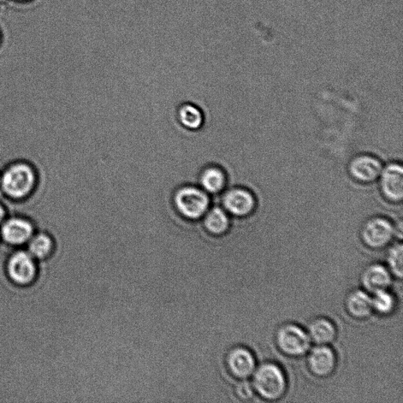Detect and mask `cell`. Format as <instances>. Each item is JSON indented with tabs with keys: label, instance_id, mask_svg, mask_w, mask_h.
<instances>
[{
	"label": "cell",
	"instance_id": "obj_5",
	"mask_svg": "<svg viewBox=\"0 0 403 403\" xmlns=\"http://www.w3.org/2000/svg\"><path fill=\"white\" fill-rule=\"evenodd\" d=\"M395 234L393 224L388 219L380 217L370 219L361 231L365 244L375 249L388 245Z\"/></svg>",
	"mask_w": 403,
	"mask_h": 403
},
{
	"label": "cell",
	"instance_id": "obj_4",
	"mask_svg": "<svg viewBox=\"0 0 403 403\" xmlns=\"http://www.w3.org/2000/svg\"><path fill=\"white\" fill-rule=\"evenodd\" d=\"M277 345L283 353L291 356H301L311 347L309 335L298 325L289 324L283 326L277 336Z\"/></svg>",
	"mask_w": 403,
	"mask_h": 403
},
{
	"label": "cell",
	"instance_id": "obj_13",
	"mask_svg": "<svg viewBox=\"0 0 403 403\" xmlns=\"http://www.w3.org/2000/svg\"><path fill=\"white\" fill-rule=\"evenodd\" d=\"M33 227L31 223L21 218H12L2 228L3 239L11 245H22L31 238Z\"/></svg>",
	"mask_w": 403,
	"mask_h": 403
},
{
	"label": "cell",
	"instance_id": "obj_9",
	"mask_svg": "<svg viewBox=\"0 0 403 403\" xmlns=\"http://www.w3.org/2000/svg\"><path fill=\"white\" fill-rule=\"evenodd\" d=\"M382 164L376 157L360 156L354 158L349 165V174L363 183L375 181L382 172Z\"/></svg>",
	"mask_w": 403,
	"mask_h": 403
},
{
	"label": "cell",
	"instance_id": "obj_1",
	"mask_svg": "<svg viewBox=\"0 0 403 403\" xmlns=\"http://www.w3.org/2000/svg\"><path fill=\"white\" fill-rule=\"evenodd\" d=\"M253 387L263 398L276 400L286 393V378L279 366L266 363L254 373Z\"/></svg>",
	"mask_w": 403,
	"mask_h": 403
},
{
	"label": "cell",
	"instance_id": "obj_6",
	"mask_svg": "<svg viewBox=\"0 0 403 403\" xmlns=\"http://www.w3.org/2000/svg\"><path fill=\"white\" fill-rule=\"evenodd\" d=\"M223 205L231 215L245 217L250 215L256 206L254 195L245 188L231 189L223 198Z\"/></svg>",
	"mask_w": 403,
	"mask_h": 403
},
{
	"label": "cell",
	"instance_id": "obj_8",
	"mask_svg": "<svg viewBox=\"0 0 403 403\" xmlns=\"http://www.w3.org/2000/svg\"><path fill=\"white\" fill-rule=\"evenodd\" d=\"M229 371L236 377L245 379L251 377L256 369V361L252 353L245 347H236L227 356Z\"/></svg>",
	"mask_w": 403,
	"mask_h": 403
},
{
	"label": "cell",
	"instance_id": "obj_10",
	"mask_svg": "<svg viewBox=\"0 0 403 403\" xmlns=\"http://www.w3.org/2000/svg\"><path fill=\"white\" fill-rule=\"evenodd\" d=\"M308 365L314 375L327 377L335 370L336 358L334 352L326 345L313 348L308 357Z\"/></svg>",
	"mask_w": 403,
	"mask_h": 403
},
{
	"label": "cell",
	"instance_id": "obj_14",
	"mask_svg": "<svg viewBox=\"0 0 403 403\" xmlns=\"http://www.w3.org/2000/svg\"><path fill=\"white\" fill-rule=\"evenodd\" d=\"M311 340L318 345H326L333 342L336 336V329L333 322L325 318L316 319L310 324Z\"/></svg>",
	"mask_w": 403,
	"mask_h": 403
},
{
	"label": "cell",
	"instance_id": "obj_17",
	"mask_svg": "<svg viewBox=\"0 0 403 403\" xmlns=\"http://www.w3.org/2000/svg\"><path fill=\"white\" fill-rule=\"evenodd\" d=\"M204 225L210 233L220 236L227 232L230 221L227 213L219 207H215L207 213Z\"/></svg>",
	"mask_w": 403,
	"mask_h": 403
},
{
	"label": "cell",
	"instance_id": "obj_22",
	"mask_svg": "<svg viewBox=\"0 0 403 403\" xmlns=\"http://www.w3.org/2000/svg\"><path fill=\"white\" fill-rule=\"evenodd\" d=\"M253 385L248 381H244L239 384L236 388L237 395L242 400H250L254 395Z\"/></svg>",
	"mask_w": 403,
	"mask_h": 403
},
{
	"label": "cell",
	"instance_id": "obj_12",
	"mask_svg": "<svg viewBox=\"0 0 403 403\" xmlns=\"http://www.w3.org/2000/svg\"><path fill=\"white\" fill-rule=\"evenodd\" d=\"M361 281L365 289L375 293L388 288L392 283V275L385 266L372 265L363 272Z\"/></svg>",
	"mask_w": 403,
	"mask_h": 403
},
{
	"label": "cell",
	"instance_id": "obj_16",
	"mask_svg": "<svg viewBox=\"0 0 403 403\" xmlns=\"http://www.w3.org/2000/svg\"><path fill=\"white\" fill-rule=\"evenodd\" d=\"M200 185L207 192L219 193L227 185V176L224 172L219 167L206 168L200 176Z\"/></svg>",
	"mask_w": 403,
	"mask_h": 403
},
{
	"label": "cell",
	"instance_id": "obj_3",
	"mask_svg": "<svg viewBox=\"0 0 403 403\" xmlns=\"http://www.w3.org/2000/svg\"><path fill=\"white\" fill-rule=\"evenodd\" d=\"M1 185L4 192L9 197L20 199L32 191L35 185V174L28 165L16 164L5 172Z\"/></svg>",
	"mask_w": 403,
	"mask_h": 403
},
{
	"label": "cell",
	"instance_id": "obj_21",
	"mask_svg": "<svg viewBox=\"0 0 403 403\" xmlns=\"http://www.w3.org/2000/svg\"><path fill=\"white\" fill-rule=\"evenodd\" d=\"M402 254V245L400 244L390 249L388 257L390 272L399 278H402L403 274Z\"/></svg>",
	"mask_w": 403,
	"mask_h": 403
},
{
	"label": "cell",
	"instance_id": "obj_2",
	"mask_svg": "<svg viewBox=\"0 0 403 403\" xmlns=\"http://www.w3.org/2000/svg\"><path fill=\"white\" fill-rule=\"evenodd\" d=\"M177 211L190 220H197L208 210L210 199L201 189L194 186H186L179 189L174 197Z\"/></svg>",
	"mask_w": 403,
	"mask_h": 403
},
{
	"label": "cell",
	"instance_id": "obj_20",
	"mask_svg": "<svg viewBox=\"0 0 403 403\" xmlns=\"http://www.w3.org/2000/svg\"><path fill=\"white\" fill-rule=\"evenodd\" d=\"M51 240L46 235H38L32 240L29 251L33 256L42 258L49 254L51 249Z\"/></svg>",
	"mask_w": 403,
	"mask_h": 403
},
{
	"label": "cell",
	"instance_id": "obj_19",
	"mask_svg": "<svg viewBox=\"0 0 403 403\" xmlns=\"http://www.w3.org/2000/svg\"><path fill=\"white\" fill-rule=\"evenodd\" d=\"M372 297V309L381 314H388L393 312L395 306L394 296L386 290H381L375 293Z\"/></svg>",
	"mask_w": 403,
	"mask_h": 403
},
{
	"label": "cell",
	"instance_id": "obj_15",
	"mask_svg": "<svg viewBox=\"0 0 403 403\" xmlns=\"http://www.w3.org/2000/svg\"><path fill=\"white\" fill-rule=\"evenodd\" d=\"M347 309L356 318L368 317L372 309V297L363 291L358 290L348 296Z\"/></svg>",
	"mask_w": 403,
	"mask_h": 403
},
{
	"label": "cell",
	"instance_id": "obj_24",
	"mask_svg": "<svg viewBox=\"0 0 403 403\" xmlns=\"http://www.w3.org/2000/svg\"><path fill=\"white\" fill-rule=\"evenodd\" d=\"M0 1H4V0H0Z\"/></svg>",
	"mask_w": 403,
	"mask_h": 403
},
{
	"label": "cell",
	"instance_id": "obj_11",
	"mask_svg": "<svg viewBox=\"0 0 403 403\" xmlns=\"http://www.w3.org/2000/svg\"><path fill=\"white\" fill-rule=\"evenodd\" d=\"M8 272L12 280L19 283H27L33 280L35 268L31 256L25 252L15 254L10 260Z\"/></svg>",
	"mask_w": 403,
	"mask_h": 403
},
{
	"label": "cell",
	"instance_id": "obj_23",
	"mask_svg": "<svg viewBox=\"0 0 403 403\" xmlns=\"http://www.w3.org/2000/svg\"><path fill=\"white\" fill-rule=\"evenodd\" d=\"M4 217H5V211L3 208V206L0 205V222L3 221Z\"/></svg>",
	"mask_w": 403,
	"mask_h": 403
},
{
	"label": "cell",
	"instance_id": "obj_7",
	"mask_svg": "<svg viewBox=\"0 0 403 403\" xmlns=\"http://www.w3.org/2000/svg\"><path fill=\"white\" fill-rule=\"evenodd\" d=\"M381 172V188L384 197L392 202L403 199V169L401 164L392 163Z\"/></svg>",
	"mask_w": 403,
	"mask_h": 403
},
{
	"label": "cell",
	"instance_id": "obj_18",
	"mask_svg": "<svg viewBox=\"0 0 403 403\" xmlns=\"http://www.w3.org/2000/svg\"><path fill=\"white\" fill-rule=\"evenodd\" d=\"M179 118L183 128L192 130V131L199 129L204 122L203 113L198 106L191 104L181 106Z\"/></svg>",
	"mask_w": 403,
	"mask_h": 403
}]
</instances>
